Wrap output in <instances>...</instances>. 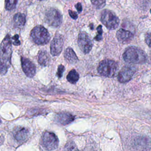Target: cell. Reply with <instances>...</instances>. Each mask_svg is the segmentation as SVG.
<instances>
[{"mask_svg": "<svg viewBox=\"0 0 151 151\" xmlns=\"http://www.w3.org/2000/svg\"><path fill=\"white\" fill-rule=\"evenodd\" d=\"M11 54L12 46L10 36L6 35L1 45V73L2 75L7 72L10 66Z\"/></svg>", "mask_w": 151, "mask_h": 151, "instance_id": "obj_1", "label": "cell"}, {"mask_svg": "<svg viewBox=\"0 0 151 151\" xmlns=\"http://www.w3.org/2000/svg\"><path fill=\"white\" fill-rule=\"evenodd\" d=\"M123 58L128 63L142 64L145 62L146 55L140 48L132 46L126 49L123 54Z\"/></svg>", "mask_w": 151, "mask_h": 151, "instance_id": "obj_2", "label": "cell"}, {"mask_svg": "<svg viewBox=\"0 0 151 151\" xmlns=\"http://www.w3.org/2000/svg\"><path fill=\"white\" fill-rule=\"evenodd\" d=\"M30 36L33 42L38 45L46 44L50 39V35L48 31L42 25L35 27L32 29Z\"/></svg>", "mask_w": 151, "mask_h": 151, "instance_id": "obj_3", "label": "cell"}, {"mask_svg": "<svg viewBox=\"0 0 151 151\" xmlns=\"http://www.w3.org/2000/svg\"><path fill=\"white\" fill-rule=\"evenodd\" d=\"M118 69L117 63L111 60H104L101 61L97 67L99 73L104 77H112L115 76Z\"/></svg>", "mask_w": 151, "mask_h": 151, "instance_id": "obj_4", "label": "cell"}, {"mask_svg": "<svg viewBox=\"0 0 151 151\" xmlns=\"http://www.w3.org/2000/svg\"><path fill=\"white\" fill-rule=\"evenodd\" d=\"M100 20L109 29H116L120 22L117 15L113 11L109 9H104L101 12Z\"/></svg>", "mask_w": 151, "mask_h": 151, "instance_id": "obj_5", "label": "cell"}, {"mask_svg": "<svg viewBox=\"0 0 151 151\" xmlns=\"http://www.w3.org/2000/svg\"><path fill=\"white\" fill-rule=\"evenodd\" d=\"M41 145L47 150H54L58 145V137L54 133L45 132L41 137Z\"/></svg>", "mask_w": 151, "mask_h": 151, "instance_id": "obj_6", "label": "cell"}, {"mask_svg": "<svg viewBox=\"0 0 151 151\" xmlns=\"http://www.w3.org/2000/svg\"><path fill=\"white\" fill-rule=\"evenodd\" d=\"M45 20L49 25L57 27L61 24L62 15L58 10L55 8H50L45 12Z\"/></svg>", "mask_w": 151, "mask_h": 151, "instance_id": "obj_7", "label": "cell"}, {"mask_svg": "<svg viewBox=\"0 0 151 151\" xmlns=\"http://www.w3.org/2000/svg\"><path fill=\"white\" fill-rule=\"evenodd\" d=\"M77 42L80 50L85 54L88 53L93 47V42L85 32H81L79 34Z\"/></svg>", "mask_w": 151, "mask_h": 151, "instance_id": "obj_8", "label": "cell"}, {"mask_svg": "<svg viewBox=\"0 0 151 151\" xmlns=\"http://www.w3.org/2000/svg\"><path fill=\"white\" fill-rule=\"evenodd\" d=\"M136 72V68L132 65H125L119 71L117 78L119 82L124 83L129 81Z\"/></svg>", "mask_w": 151, "mask_h": 151, "instance_id": "obj_9", "label": "cell"}, {"mask_svg": "<svg viewBox=\"0 0 151 151\" xmlns=\"http://www.w3.org/2000/svg\"><path fill=\"white\" fill-rule=\"evenodd\" d=\"M63 44H64L63 36L59 34H56L54 36L51 44V47H50L51 54L53 56L58 55L61 53L63 50Z\"/></svg>", "mask_w": 151, "mask_h": 151, "instance_id": "obj_10", "label": "cell"}, {"mask_svg": "<svg viewBox=\"0 0 151 151\" xmlns=\"http://www.w3.org/2000/svg\"><path fill=\"white\" fill-rule=\"evenodd\" d=\"M21 65L23 71L27 77L32 78L35 76L36 73V67L31 60L22 57Z\"/></svg>", "mask_w": 151, "mask_h": 151, "instance_id": "obj_11", "label": "cell"}, {"mask_svg": "<svg viewBox=\"0 0 151 151\" xmlns=\"http://www.w3.org/2000/svg\"><path fill=\"white\" fill-rule=\"evenodd\" d=\"M134 37L133 34L130 31L123 28L119 29L116 33L117 40L123 44H126L130 42Z\"/></svg>", "mask_w": 151, "mask_h": 151, "instance_id": "obj_12", "label": "cell"}, {"mask_svg": "<svg viewBox=\"0 0 151 151\" xmlns=\"http://www.w3.org/2000/svg\"><path fill=\"white\" fill-rule=\"evenodd\" d=\"M74 119V116L67 112H61L57 114L55 117V121L61 125H67L72 122Z\"/></svg>", "mask_w": 151, "mask_h": 151, "instance_id": "obj_13", "label": "cell"}, {"mask_svg": "<svg viewBox=\"0 0 151 151\" xmlns=\"http://www.w3.org/2000/svg\"><path fill=\"white\" fill-rule=\"evenodd\" d=\"M29 136V130L25 127H17L14 130V137L18 142L26 140Z\"/></svg>", "mask_w": 151, "mask_h": 151, "instance_id": "obj_14", "label": "cell"}, {"mask_svg": "<svg viewBox=\"0 0 151 151\" xmlns=\"http://www.w3.org/2000/svg\"><path fill=\"white\" fill-rule=\"evenodd\" d=\"M64 57L65 60L71 64H74L78 61V58L76 53L70 47H68L65 50L64 52Z\"/></svg>", "mask_w": 151, "mask_h": 151, "instance_id": "obj_15", "label": "cell"}, {"mask_svg": "<svg viewBox=\"0 0 151 151\" xmlns=\"http://www.w3.org/2000/svg\"><path fill=\"white\" fill-rule=\"evenodd\" d=\"M50 58L45 51H40L38 56V61L41 65L47 66L48 65Z\"/></svg>", "mask_w": 151, "mask_h": 151, "instance_id": "obj_16", "label": "cell"}, {"mask_svg": "<svg viewBox=\"0 0 151 151\" xmlns=\"http://www.w3.org/2000/svg\"><path fill=\"white\" fill-rule=\"evenodd\" d=\"M25 15L22 13H17L14 16V25L16 27L21 28L22 27L25 23Z\"/></svg>", "mask_w": 151, "mask_h": 151, "instance_id": "obj_17", "label": "cell"}, {"mask_svg": "<svg viewBox=\"0 0 151 151\" xmlns=\"http://www.w3.org/2000/svg\"><path fill=\"white\" fill-rule=\"evenodd\" d=\"M67 79L70 83L75 84L79 79V74L75 70H72L68 73Z\"/></svg>", "mask_w": 151, "mask_h": 151, "instance_id": "obj_18", "label": "cell"}, {"mask_svg": "<svg viewBox=\"0 0 151 151\" xmlns=\"http://www.w3.org/2000/svg\"><path fill=\"white\" fill-rule=\"evenodd\" d=\"M18 0H5V9L8 11H11L14 9L17 5Z\"/></svg>", "mask_w": 151, "mask_h": 151, "instance_id": "obj_19", "label": "cell"}, {"mask_svg": "<svg viewBox=\"0 0 151 151\" xmlns=\"http://www.w3.org/2000/svg\"><path fill=\"white\" fill-rule=\"evenodd\" d=\"M64 151H78V149L74 142L70 141L65 145Z\"/></svg>", "mask_w": 151, "mask_h": 151, "instance_id": "obj_20", "label": "cell"}, {"mask_svg": "<svg viewBox=\"0 0 151 151\" xmlns=\"http://www.w3.org/2000/svg\"><path fill=\"white\" fill-rule=\"evenodd\" d=\"M92 4L97 9L103 8L106 5V0H90Z\"/></svg>", "mask_w": 151, "mask_h": 151, "instance_id": "obj_21", "label": "cell"}, {"mask_svg": "<svg viewBox=\"0 0 151 151\" xmlns=\"http://www.w3.org/2000/svg\"><path fill=\"white\" fill-rule=\"evenodd\" d=\"M97 35L94 37V40L96 41H101L103 38V30H102L101 25H100L97 27Z\"/></svg>", "mask_w": 151, "mask_h": 151, "instance_id": "obj_22", "label": "cell"}, {"mask_svg": "<svg viewBox=\"0 0 151 151\" xmlns=\"http://www.w3.org/2000/svg\"><path fill=\"white\" fill-rule=\"evenodd\" d=\"M64 70H65V68H64V65H58L57 71V76L58 78L62 77Z\"/></svg>", "mask_w": 151, "mask_h": 151, "instance_id": "obj_23", "label": "cell"}, {"mask_svg": "<svg viewBox=\"0 0 151 151\" xmlns=\"http://www.w3.org/2000/svg\"><path fill=\"white\" fill-rule=\"evenodd\" d=\"M145 42H146V44H147L149 47H151V32L147 33V34L145 35Z\"/></svg>", "mask_w": 151, "mask_h": 151, "instance_id": "obj_24", "label": "cell"}, {"mask_svg": "<svg viewBox=\"0 0 151 151\" xmlns=\"http://www.w3.org/2000/svg\"><path fill=\"white\" fill-rule=\"evenodd\" d=\"M13 41V44L15 45H20V41L19 40V36L18 35H15L12 38Z\"/></svg>", "mask_w": 151, "mask_h": 151, "instance_id": "obj_25", "label": "cell"}, {"mask_svg": "<svg viewBox=\"0 0 151 151\" xmlns=\"http://www.w3.org/2000/svg\"><path fill=\"white\" fill-rule=\"evenodd\" d=\"M68 13L70 14V16L74 19H76L78 17V15L77 14V13L74 11H73L71 10H68Z\"/></svg>", "mask_w": 151, "mask_h": 151, "instance_id": "obj_26", "label": "cell"}, {"mask_svg": "<svg viewBox=\"0 0 151 151\" xmlns=\"http://www.w3.org/2000/svg\"><path fill=\"white\" fill-rule=\"evenodd\" d=\"M76 9H77L78 12L80 13L82 11V6H81V4L80 3H77L76 5H75Z\"/></svg>", "mask_w": 151, "mask_h": 151, "instance_id": "obj_27", "label": "cell"}, {"mask_svg": "<svg viewBox=\"0 0 151 151\" xmlns=\"http://www.w3.org/2000/svg\"><path fill=\"white\" fill-rule=\"evenodd\" d=\"M150 13H151V9H150Z\"/></svg>", "mask_w": 151, "mask_h": 151, "instance_id": "obj_28", "label": "cell"}, {"mask_svg": "<svg viewBox=\"0 0 151 151\" xmlns=\"http://www.w3.org/2000/svg\"><path fill=\"white\" fill-rule=\"evenodd\" d=\"M40 1H41V0H40Z\"/></svg>", "mask_w": 151, "mask_h": 151, "instance_id": "obj_29", "label": "cell"}]
</instances>
